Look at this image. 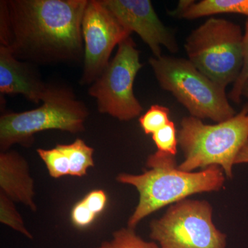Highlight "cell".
I'll list each match as a JSON object with an SVG mask.
<instances>
[{
	"instance_id": "1",
	"label": "cell",
	"mask_w": 248,
	"mask_h": 248,
	"mask_svg": "<svg viewBox=\"0 0 248 248\" xmlns=\"http://www.w3.org/2000/svg\"><path fill=\"white\" fill-rule=\"evenodd\" d=\"M88 0H7L0 3V43L39 65L84 61L81 23Z\"/></svg>"
},
{
	"instance_id": "2",
	"label": "cell",
	"mask_w": 248,
	"mask_h": 248,
	"mask_svg": "<svg viewBox=\"0 0 248 248\" xmlns=\"http://www.w3.org/2000/svg\"><path fill=\"white\" fill-rule=\"evenodd\" d=\"M146 166L148 170L142 174L122 173L116 179L134 186L140 194L138 205L128 222V228L133 229L156 210L195 194L220 190L225 182L226 174L220 166L186 172L179 169L175 156L158 151L148 156Z\"/></svg>"
},
{
	"instance_id": "3",
	"label": "cell",
	"mask_w": 248,
	"mask_h": 248,
	"mask_svg": "<svg viewBox=\"0 0 248 248\" xmlns=\"http://www.w3.org/2000/svg\"><path fill=\"white\" fill-rule=\"evenodd\" d=\"M248 141V104L234 117L209 125L196 117H184L178 143L184 155L179 169L186 172L218 166L226 177H232L235 159Z\"/></svg>"
},
{
	"instance_id": "4",
	"label": "cell",
	"mask_w": 248,
	"mask_h": 248,
	"mask_svg": "<svg viewBox=\"0 0 248 248\" xmlns=\"http://www.w3.org/2000/svg\"><path fill=\"white\" fill-rule=\"evenodd\" d=\"M89 115L86 104L71 88L48 84L42 104L32 110L6 112L0 117V148L9 151L15 144L30 147L35 134L58 130L71 133L84 131Z\"/></svg>"
},
{
	"instance_id": "5",
	"label": "cell",
	"mask_w": 248,
	"mask_h": 248,
	"mask_svg": "<svg viewBox=\"0 0 248 248\" xmlns=\"http://www.w3.org/2000/svg\"><path fill=\"white\" fill-rule=\"evenodd\" d=\"M149 63L160 86L172 93L192 117L222 122L236 115L226 89L203 75L187 59L162 56Z\"/></svg>"
},
{
	"instance_id": "6",
	"label": "cell",
	"mask_w": 248,
	"mask_h": 248,
	"mask_svg": "<svg viewBox=\"0 0 248 248\" xmlns=\"http://www.w3.org/2000/svg\"><path fill=\"white\" fill-rule=\"evenodd\" d=\"M244 39L239 24L213 17L192 31L184 48L187 60L199 71L226 89L234 84L242 70Z\"/></svg>"
},
{
	"instance_id": "7",
	"label": "cell",
	"mask_w": 248,
	"mask_h": 248,
	"mask_svg": "<svg viewBox=\"0 0 248 248\" xmlns=\"http://www.w3.org/2000/svg\"><path fill=\"white\" fill-rule=\"evenodd\" d=\"M150 237L161 248H226V235L213 221L206 201L184 200L151 223Z\"/></svg>"
},
{
	"instance_id": "8",
	"label": "cell",
	"mask_w": 248,
	"mask_h": 248,
	"mask_svg": "<svg viewBox=\"0 0 248 248\" xmlns=\"http://www.w3.org/2000/svg\"><path fill=\"white\" fill-rule=\"evenodd\" d=\"M142 67L140 51L130 36L119 45L115 57L88 91L100 113L124 122L141 115L143 107L134 94L133 84Z\"/></svg>"
},
{
	"instance_id": "9",
	"label": "cell",
	"mask_w": 248,
	"mask_h": 248,
	"mask_svg": "<svg viewBox=\"0 0 248 248\" xmlns=\"http://www.w3.org/2000/svg\"><path fill=\"white\" fill-rule=\"evenodd\" d=\"M81 31L84 57L80 84L91 85L108 65L115 47L132 33L101 0H88Z\"/></svg>"
},
{
	"instance_id": "10",
	"label": "cell",
	"mask_w": 248,
	"mask_h": 248,
	"mask_svg": "<svg viewBox=\"0 0 248 248\" xmlns=\"http://www.w3.org/2000/svg\"><path fill=\"white\" fill-rule=\"evenodd\" d=\"M124 28L136 32L148 46L155 58L161 55L164 46L177 53L179 46L175 36L163 24L149 0H101Z\"/></svg>"
},
{
	"instance_id": "11",
	"label": "cell",
	"mask_w": 248,
	"mask_h": 248,
	"mask_svg": "<svg viewBox=\"0 0 248 248\" xmlns=\"http://www.w3.org/2000/svg\"><path fill=\"white\" fill-rule=\"evenodd\" d=\"M48 84L42 79L37 66L15 58L9 49L0 46V93L22 94L30 102H42Z\"/></svg>"
},
{
	"instance_id": "12",
	"label": "cell",
	"mask_w": 248,
	"mask_h": 248,
	"mask_svg": "<svg viewBox=\"0 0 248 248\" xmlns=\"http://www.w3.org/2000/svg\"><path fill=\"white\" fill-rule=\"evenodd\" d=\"M0 187L1 192L13 202L24 204L32 211L37 210L29 164L17 151L9 150L0 153Z\"/></svg>"
},
{
	"instance_id": "13",
	"label": "cell",
	"mask_w": 248,
	"mask_h": 248,
	"mask_svg": "<svg viewBox=\"0 0 248 248\" xmlns=\"http://www.w3.org/2000/svg\"><path fill=\"white\" fill-rule=\"evenodd\" d=\"M233 14L247 16L248 0H202L180 1L173 16L186 19H195L216 14Z\"/></svg>"
},
{
	"instance_id": "14",
	"label": "cell",
	"mask_w": 248,
	"mask_h": 248,
	"mask_svg": "<svg viewBox=\"0 0 248 248\" xmlns=\"http://www.w3.org/2000/svg\"><path fill=\"white\" fill-rule=\"evenodd\" d=\"M70 160V175L83 177L88 170L94 167V149L81 139H77L69 144H62Z\"/></svg>"
},
{
	"instance_id": "15",
	"label": "cell",
	"mask_w": 248,
	"mask_h": 248,
	"mask_svg": "<svg viewBox=\"0 0 248 248\" xmlns=\"http://www.w3.org/2000/svg\"><path fill=\"white\" fill-rule=\"evenodd\" d=\"M37 153L46 166L50 177L58 179L70 175V160L62 144H57L51 149L38 148Z\"/></svg>"
},
{
	"instance_id": "16",
	"label": "cell",
	"mask_w": 248,
	"mask_h": 248,
	"mask_svg": "<svg viewBox=\"0 0 248 248\" xmlns=\"http://www.w3.org/2000/svg\"><path fill=\"white\" fill-rule=\"evenodd\" d=\"M97 248H160L156 243L144 241L133 228H122L115 231L112 239L104 241Z\"/></svg>"
},
{
	"instance_id": "17",
	"label": "cell",
	"mask_w": 248,
	"mask_h": 248,
	"mask_svg": "<svg viewBox=\"0 0 248 248\" xmlns=\"http://www.w3.org/2000/svg\"><path fill=\"white\" fill-rule=\"evenodd\" d=\"M0 221L3 224L9 226L14 231L19 232L29 239H32V235L26 228L22 217L15 207L14 202L1 192H0Z\"/></svg>"
},
{
	"instance_id": "18",
	"label": "cell",
	"mask_w": 248,
	"mask_h": 248,
	"mask_svg": "<svg viewBox=\"0 0 248 248\" xmlns=\"http://www.w3.org/2000/svg\"><path fill=\"white\" fill-rule=\"evenodd\" d=\"M140 125L146 135H152L164 128L170 122V110L163 106H151V108L140 117Z\"/></svg>"
},
{
	"instance_id": "19",
	"label": "cell",
	"mask_w": 248,
	"mask_h": 248,
	"mask_svg": "<svg viewBox=\"0 0 248 248\" xmlns=\"http://www.w3.org/2000/svg\"><path fill=\"white\" fill-rule=\"evenodd\" d=\"M158 151L175 156L177 153L178 135L172 121L152 135Z\"/></svg>"
},
{
	"instance_id": "20",
	"label": "cell",
	"mask_w": 248,
	"mask_h": 248,
	"mask_svg": "<svg viewBox=\"0 0 248 248\" xmlns=\"http://www.w3.org/2000/svg\"><path fill=\"white\" fill-rule=\"evenodd\" d=\"M248 80V19L245 24L244 39V65L240 73L239 78L236 79L230 93V99L233 102L239 104L242 97V91L245 84Z\"/></svg>"
},
{
	"instance_id": "21",
	"label": "cell",
	"mask_w": 248,
	"mask_h": 248,
	"mask_svg": "<svg viewBox=\"0 0 248 248\" xmlns=\"http://www.w3.org/2000/svg\"><path fill=\"white\" fill-rule=\"evenodd\" d=\"M97 217L87 208L82 200L77 203L71 210L72 223L78 228H87Z\"/></svg>"
},
{
	"instance_id": "22",
	"label": "cell",
	"mask_w": 248,
	"mask_h": 248,
	"mask_svg": "<svg viewBox=\"0 0 248 248\" xmlns=\"http://www.w3.org/2000/svg\"><path fill=\"white\" fill-rule=\"evenodd\" d=\"M81 200L88 208L98 217L107 206L108 197L104 190H95L90 192Z\"/></svg>"
},
{
	"instance_id": "23",
	"label": "cell",
	"mask_w": 248,
	"mask_h": 248,
	"mask_svg": "<svg viewBox=\"0 0 248 248\" xmlns=\"http://www.w3.org/2000/svg\"><path fill=\"white\" fill-rule=\"evenodd\" d=\"M248 164V141L241 148L235 159L234 164Z\"/></svg>"
},
{
	"instance_id": "24",
	"label": "cell",
	"mask_w": 248,
	"mask_h": 248,
	"mask_svg": "<svg viewBox=\"0 0 248 248\" xmlns=\"http://www.w3.org/2000/svg\"><path fill=\"white\" fill-rule=\"evenodd\" d=\"M242 96H244V97L247 98L248 100V80L247 81V82H246V84H245L244 89H243Z\"/></svg>"
}]
</instances>
